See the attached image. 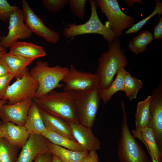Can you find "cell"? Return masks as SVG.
I'll list each match as a JSON object with an SVG mask.
<instances>
[{
	"label": "cell",
	"instance_id": "cell-31",
	"mask_svg": "<svg viewBox=\"0 0 162 162\" xmlns=\"http://www.w3.org/2000/svg\"><path fill=\"white\" fill-rule=\"evenodd\" d=\"M42 3L48 11L51 12H58L68 3V0H42Z\"/></svg>",
	"mask_w": 162,
	"mask_h": 162
},
{
	"label": "cell",
	"instance_id": "cell-39",
	"mask_svg": "<svg viewBox=\"0 0 162 162\" xmlns=\"http://www.w3.org/2000/svg\"><path fill=\"white\" fill-rule=\"evenodd\" d=\"M8 103V101L4 99H1L0 100V108L4 105L7 104ZM2 122L0 120V124H2Z\"/></svg>",
	"mask_w": 162,
	"mask_h": 162
},
{
	"label": "cell",
	"instance_id": "cell-3",
	"mask_svg": "<svg viewBox=\"0 0 162 162\" xmlns=\"http://www.w3.org/2000/svg\"><path fill=\"white\" fill-rule=\"evenodd\" d=\"M69 68L56 65L49 66L46 62L39 61L29 71L38 81V87L35 98H40L56 88L64 85L60 83L68 74Z\"/></svg>",
	"mask_w": 162,
	"mask_h": 162
},
{
	"label": "cell",
	"instance_id": "cell-43",
	"mask_svg": "<svg viewBox=\"0 0 162 162\" xmlns=\"http://www.w3.org/2000/svg\"><path fill=\"white\" fill-rule=\"evenodd\" d=\"M151 159L152 162H158L152 157H151Z\"/></svg>",
	"mask_w": 162,
	"mask_h": 162
},
{
	"label": "cell",
	"instance_id": "cell-20",
	"mask_svg": "<svg viewBox=\"0 0 162 162\" xmlns=\"http://www.w3.org/2000/svg\"><path fill=\"white\" fill-rule=\"evenodd\" d=\"M10 73L14 75L16 79L22 78L28 70L27 67L33 60L24 58L19 56L8 53L2 54Z\"/></svg>",
	"mask_w": 162,
	"mask_h": 162
},
{
	"label": "cell",
	"instance_id": "cell-41",
	"mask_svg": "<svg viewBox=\"0 0 162 162\" xmlns=\"http://www.w3.org/2000/svg\"><path fill=\"white\" fill-rule=\"evenodd\" d=\"M52 162H62L55 156L52 154Z\"/></svg>",
	"mask_w": 162,
	"mask_h": 162
},
{
	"label": "cell",
	"instance_id": "cell-13",
	"mask_svg": "<svg viewBox=\"0 0 162 162\" xmlns=\"http://www.w3.org/2000/svg\"><path fill=\"white\" fill-rule=\"evenodd\" d=\"M33 99L31 98L15 104H6L0 108V118L2 122H10L24 126Z\"/></svg>",
	"mask_w": 162,
	"mask_h": 162
},
{
	"label": "cell",
	"instance_id": "cell-30",
	"mask_svg": "<svg viewBox=\"0 0 162 162\" xmlns=\"http://www.w3.org/2000/svg\"><path fill=\"white\" fill-rule=\"evenodd\" d=\"M87 2V0H68L70 10L74 16L80 20L84 18L85 7Z\"/></svg>",
	"mask_w": 162,
	"mask_h": 162
},
{
	"label": "cell",
	"instance_id": "cell-34",
	"mask_svg": "<svg viewBox=\"0 0 162 162\" xmlns=\"http://www.w3.org/2000/svg\"><path fill=\"white\" fill-rule=\"evenodd\" d=\"M153 38L159 40H162V17H159V20L157 24L154 28Z\"/></svg>",
	"mask_w": 162,
	"mask_h": 162
},
{
	"label": "cell",
	"instance_id": "cell-27",
	"mask_svg": "<svg viewBox=\"0 0 162 162\" xmlns=\"http://www.w3.org/2000/svg\"><path fill=\"white\" fill-rule=\"evenodd\" d=\"M124 92L130 101L136 98L139 91L142 87L141 80L132 76L126 70L124 79Z\"/></svg>",
	"mask_w": 162,
	"mask_h": 162
},
{
	"label": "cell",
	"instance_id": "cell-1",
	"mask_svg": "<svg viewBox=\"0 0 162 162\" xmlns=\"http://www.w3.org/2000/svg\"><path fill=\"white\" fill-rule=\"evenodd\" d=\"M76 92L53 90L33 100L38 106L47 112L69 123H78L75 106Z\"/></svg>",
	"mask_w": 162,
	"mask_h": 162
},
{
	"label": "cell",
	"instance_id": "cell-7",
	"mask_svg": "<svg viewBox=\"0 0 162 162\" xmlns=\"http://www.w3.org/2000/svg\"><path fill=\"white\" fill-rule=\"evenodd\" d=\"M99 7L106 17L108 25L117 38L122 34L123 31L132 27L135 22V18L128 16L121 10L117 0H97Z\"/></svg>",
	"mask_w": 162,
	"mask_h": 162
},
{
	"label": "cell",
	"instance_id": "cell-5",
	"mask_svg": "<svg viewBox=\"0 0 162 162\" xmlns=\"http://www.w3.org/2000/svg\"><path fill=\"white\" fill-rule=\"evenodd\" d=\"M99 84L86 90L76 92L75 106L79 124L92 129L101 100Z\"/></svg>",
	"mask_w": 162,
	"mask_h": 162
},
{
	"label": "cell",
	"instance_id": "cell-37",
	"mask_svg": "<svg viewBox=\"0 0 162 162\" xmlns=\"http://www.w3.org/2000/svg\"><path fill=\"white\" fill-rule=\"evenodd\" d=\"M2 55L0 56V77L10 73L6 63Z\"/></svg>",
	"mask_w": 162,
	"mask_h": 162
},
{
	"label": "cell",
	"instance_id": "cell-24",
	"mask_svg": "<svg viewBox=\"0 0 162 162\" xmlns=\"http://www.w3.org/2000/svg\"><path fill=\"white\" fill-rule=\"evenodd\" d=\"M142 142L146 147L151 157L158 162L162 160V152L159 149L152 129L146 127L141 132Z\"/></svg>",
	"mask_w": 162,
	"mask_h": 162
},
{
	"label": "cell",
	"instance_id": "cell-26",
	"mask_svg": "<svg viewBox=\"0 0 162 162\" xmlns=\"http://www.w3.org/2000/svg\"><path fill=\"white\" fill-rule=\"evenodd\" d=\"M126 70L124 68L120 69L110 85L105 89H100L101 100L104 104H106L112 96L118 92H124V79Z\"/></svg>",
	"mask_w": 162,
	"mask_h": 162
},
{
	"label": "cell",
	"instance_id": "cell-14",
	"mask_svg": "<svg viewBox=\"0 0 162 162\" xmlns=\"http://www.w3.org/2000/svg\"><path fill=\"white\" fill-rule=\"evenodd\" d=\"M49 152L45 138L41 135H30L16 162H33L38 156Z\"/></svg>",
	"mask_w": 162,
	"mask_h": 162
},
{
	"label": "cell",
	"instance_id": "cell-42",
	"mask_svg": "<svg viewBox=\"0 0 162 162\" xmlns=\"http://www.w3.org/2000/svg\"><path fill=\"white\" fill-rule=\"evenodd\" d=\"M2 136V124H0V138Z\"/></svg>",
	"mask_w": 162,
	"mask_h": 162
},
{
	"label": "cell",
	"instance_id": "cell-18",
	"mask_svg": "<svg viewBox=\"0 0 162 162\" xmlns=\"http://www.w3.org/2000/svg\"><path fill=\"white\" fill-rule=\"evenodd\" d=\"M150 100L151 96L149 95L144 100L138 102L135 116L136 128L131 132L135 138H137L142 142L141 132L147 126L150 121Z\"/></svg>",
	"mask_w": 162,
	"mask_h": 162
},
{
	"label": "cell",
	"instance_id": "cell-12",
	"mask_svg": "<svg viewBox=\"0 0 162 162\" xmlns=\"http://www.w3.org/2000/svg\"><path fill=\"white\" fill-rule=\"evenodd\" d=\"M150 96V118L147 127L152 129L158 147L162 152V81L153 90Z\"/></svg>",
	"mask_w": 162,
	"mask_h": 162
},
{
	"label": "cell",
	"instance_id": "cell-38",
	"mask_svg": "<svg viewBox=\"0 0 162 162\" xmlns=\"http://www.w3.org/2000/svg\"><path fill=\"white\" fill-rule=\"evenodd\" d=\"M126 5L128 7H132L135 3H138L139 4H142V1L141 0H123Z\"/></svg>",
	"mask_w": 162,
	"mask_h": 162
},
{
	"label": "cell",
	"instance_id": "cell-4",
	"mask_svg": "<svg viewBox=\"0 0 162 162\" xmlns=\"http://www.w3.org/2000/svg\"><path fill=\"white\" fill-rule=\"evenodd\" d=\"M121 106L123 113L117 153L119 162H151L130 130L125 105L122 100Z\"/></svg>",
	"mask_w": 162,
	"mask_h": 162
},
{
	"label": "cell",
	"instance_id": "cell-15",
	"mask_svg": "<svg viewBox=\"0 0 162 162\" xmlns=\"http://www.w3.org/2000/svg\"><path fill=\"white\" fill-rule=\"evenodd\" d=\"M75 140L83 150L88 152L100 149V142L92 133V129L79 123H69Z\"/></svg>",
	"mask_w": 162,
	"mask_h": 162
},
{
	"label": "cell",
	"instance_id": "cell-21",
	"mask_svg": "<svg viewBox=\"0 0 162 162\" xmlns=\"http://www.w3.org/2000/svg\"><path fill=\"white\" fill-rule=\"evenodd\" d=\"M50 152L62 162H83L88 152L71 151L55 145L46 140Z\"/></svg>",
	"mask_w": 162,
	"mask_h": 162
},
{
	"label": "cell",
	"instance_id": "cell-16",
	"mask_svg": "<svg viewBox=\"0 0 162 162\" xmlns=\"http://www.w3.org/2000/svg\"><path fill=\"white\" fill-rule=\"evenodd\" d=\"M2 136L13 146L21 148L28 139L30 134L24 126L10 122H2Z\"/></svg>",
	"mask_w": 162,
	"mask_h": 162
},
{
	"label": "cell",
	"instance_id": "cell-23",
	"mask_svg": "<svg viewBox=\"0 0 162 162\" xmlns=\"http://www.w3.org/2000/svg\"><path fill=\"white\" fill-rule=\"evenodd\" d=\"M41 135L51 143L68 149L77 152L85 151L76 141L47 129Z\"/></svg>",
	"mask_w": 162,
	"mask_h": 162
},
{
	"label": "cell",
	"instance_id": "cell-6",
	"mask_svg": "<svg viewBox=\"0 0 162 162\" xmlns=\"http://www.w3.org/2000/svg\"><path fill=\"white\" fill-rule=\"evenodd\" d=\"M91 14L89 19L85 23L77 25L75 23H69L63 30L64 37L72 40L76 36L86 34H96L102 35L109 43L114 42L117 38L115 34L107 25H104L97 14L95 1H90Z\"/></svg>",
	"mask_w": 162,
	"mask_h": 162
},
{
	"label": "cell",
	"instance_id": "cell-22",
	"mask_svg": "<svg viewBox=\"0 0 162 162\" xmlns=\"http://www.w3.org/2000/svg\"><path fill=\"white\" fill-rule=\"evenodd\" d=\"M24 126L30 135H41L47 129L44 124L39 107L33 100Z\"/></svg>",
	"mask_w": 162,
	"mask_h": 162
},
{
	"label": "cell",
	"instance_id": "cell-17",
	"mask_svg": "<svg viewBox=\"0 0 162 162\" xmlns=\"http://www.w3.org/2000/svg\"><path fill=\"white\" fill-rule=\"evenodd\" d=\"M39 108L44 124L47 129L75 140L69 123L39 107Z\"/></svg>",
	"mask_w": 162,
	"mask_h": 162
},
{
	"label": "cell",
	"instance_id": "cell-29",
	"mask_svg": "<svg viewBox=\"0 0 162 162\" xmlns=\"http://www.w3.org/2000/svg\"><path fill=\"white\" fill-rule=\"evenodd\" d=\"M156 6L153 12L147 17L134 24L125 32V34L136 33L139 31L146 24L149 19L157 14L160 16L162 14V3L158 0H155Z\"/></svg>",
	"mask_w": 162,
	"mask_h": 162
},
{
	"label": "cell",
	"instance_id": "cell-25",
	"mask_svg": "<svg viewBox=\"0 0 162 162\" xmlns=\"http://www.w3.org/2000/svg\"><path fill=\"white\" fill-rule=\"evenodd\" d=\"M153 40V35L151 32L148 30L142 31L129 41V50L138 55L146 50L147 46Z\"/></svg>",
	"mask_w": 162,
	"mask_h": 162
},
{
	"label": "cell",
	"instance_id": "cell-8",
	"mask_svg": "<svg viewBox=\"0 0 162 162\" xmlns=\"http://www.w3.org/2000/svg\"><path fill=\"white\" fill-rule=\"evenodd\" d=\"M38 87V81L29 74L28 70L22 78L16 79L9 86L2 99L7 100L8 104L18 103L28 98L33 100Z\"/></svg>",
	"mask_w": 162,
	"mask_h": 162
},
{
	"label": "cell",
	"instance_id": "cell-40",
	"mask_svg": "<svg viewBox=\"0 0 162 162\" xmlns=\"http://www.w3.org/2000/svg\"><path fill=\"white\" fill-rule=\"evenodd\" d=\"M1 37L0 36V56L7 51L5 50V49L2 47L1 45Z\"/></svg>",
	"mask_w": 162,
	"mask_h": 162
},
{
	"label": "cell",
	"instance_id": "cell-9",
	"mask_svg": "<svg viewBox=\"0 0 162 162\" xmlns=\"http://www.w3.org/2000/svg\"><path fill=\"white\" fill-rule=\"evenodd\" d=\"M62 81L65 84L64 90L76 92L86 90L99 84V78L96 73L78 70L72 64Z\"/></svg>",
	"mask_w": 162,
	"mask_h": 162
},
{
	"label": "cell",
	"instance_id": "cell-11",
	"mask_svg": "<svg viewBox=\"0 0 162 162\" xmlns=\"http://www.w3.org/2000/svg\"><path fill=\"white\" fill-rule=\"evenodd\" d=\"M22 2L24 21L32 33L43 38L49 43H57L60 38L59 34L44 24L32 10L26 0H22Z\"/></svg>",
	"mask_w": 162,
	"mask_h": 162
},
{
	"label": "cell",
	"instance_id": "cell-10",
	"mask_svg": "<svg viewBox=\"0 0 162 162\" xmlns=\"http://www.w3.org/2000/svg\"><path fill=\"white\" fill-rule=\"evenodd\" d=\"M9 20L8 34L1 38V45L5 49L10 48L19 39L23 40L30 38L32 34L24 23L22 10L19 7L13 13Z\"/></svg>",
	"mask_w": 162,
	"mask_h": 162
},
{
	"label": "cell",
	"instance_id": "cell-36",
	"mask_svg": "<svg viewBox=\"0 0 162 162\" xmlns=\"http://www.w3.org/2000/svg\"><path fill=\"white\" fill-rule=\"evenodd\" d=\"M83 162H99V158L96 151L88 152Z\"/></svg>",
	"mask_w": 162,
	"mask_h": 162
},
{
	"label": "cell",
	"instance_id": "cell-32",
	"mask_svg": "<svg viewBox=\"0 0 162 162\" xmlns=\"http://www.w3.org/2000/svg\"><path fill=\"white\" fill-rule=\"evenodd\" d=\"M18 7L10 5L7 0H0V20L6 21Z\"/></svg>",
	"mask_w": 162,
	"mask_h": 162
},
{
	"label": "cell",
	"instance_id": "cell-19",
	"mask_svg": "<svg viewBox=\"0 0 162 162\" xmlns=\"http://www.w3.org/2000/svg\"><path fill=\"white\" fill-rule=\"evenodd\" d=\"M9 52L34 61L44 57L46 53L43 48L31 42H18L10 47Z\"/></svg>",
	"mask_w": 162,
	"mask_h": 162
},
{
	"label": "cell",
	"instance_id": "cell-35",
	"mask_svg": "<svg viewBox=\"0 0 162 162\" xmlns=\"http://www.w3.org/2000/svg\"><path fill=\"white\" fill-rule=\"evenodd\" d=\"M52 154L50 152L41 154L37 157L34 162H52Z\"/></svg>",
	"mask_w": 162,
	"mask_h": 162
},
{
	"label": "cell",
	"instance_id": "cell-2",
	"mask_svg": "<svg viewBox=\"0 0 162 162\" xmlns=\"http://www.w3.org/2000/svg\"><path fill=\"white\" fill-rule=\"evenodd\" d=\"M108 46V50L103 52L98 58V64L96 70L101 90L107 88L118 71L124 68L128 64L124 51L121 48L118 38L113 42L109 43Z\"/></svg>",
	"mask_w": 162,
	"mask_h": 162
},
{
	"label": "cell",
	"instance_id": "cell-33",
	"mask_svg": "<svg viewBox=\"0 0 162 162\" xmlns=\"http://www.w3.org/2000/svg\"><path fill=\"white\" fill-rule=\"evenodd\" d=\"M14 78V75L11 73L0 77V100L2 99L10 82Z\"/></svg>",
	"mask_w": 162,
	"mask_h": 162
},
{
	"label": "cell",
	"instance_id": "cell-28",
	"mask_svg": "<svg viewBox=\"0 0 162 162\" xmlns=\"http://www.w3.org/2000/svg\"><path fill=\"white\" fill-rule=\"evenodd\" d=\"M19 148L5 138H0V162H16Z\"/></svg>",
	"mask_w": 162,
	"mask_h": 162
}]
</instances>
